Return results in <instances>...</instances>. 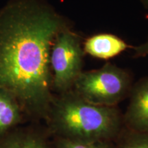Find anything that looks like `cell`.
<instances>
[{
  "mask_svg": "<svg viewBox=\"0 0 148 148\" xmlns=\"http://www.w3.org/2000/svg\"><path fill=\"white\" fill-rule=\"evenodd\" d=\"M134 83L130 71L108 62L99 69L83 71L72 90L93 104L118 106L129 97Z\"/></svg>",
  "mask_w": 148,
  "mask_h": 148,
  "instance_id": "cell-3",
  "label": "cell"
},
{
  "mask_svg": "<svg viewBox=\"0 0 148 148\" xmlns=\"http://www.w3.org/2000/svg\"><path fill=\"white\" fill-rule=\"evenodd\" d=\"M45 127L51 138L92 143L114 141L124 124L118 106L93 104L71 90L53 95Z\"/></svg>",
  "mask_w": 148,
  "mask_h": 148,
  "instance_id": "cell-2",
  "label": "cell"
},
{
  "mask_svg": "<svg viewBox=\"0 0 148 148\" xmlns=\"http://www.w3.org/2000/svg\"><path fill=\"white\" fill-rule=\"evenodd\" d=\"M69 21L46 0H10L0 9V88L25 116L46 121L53 95L50 53Z\"/></svg>",
  "mask_w": 148,
  "mask_h": 148,
  "instance_id": "cell-1",
  "label": "cell"
},
{
  "mask_svg": "<svg viewBox=\"0 0 148 148\" xmlns=\"http://www.w3.org/2000/svg\"><path fill=\"white\" fill-rule=\"evenodd\" d=\"M84 54L80 36L72 29L71 25L58 33L50 53L53 94L73 89L75 81L83 71Z\"/></svg>",
  "mask_w": 148,
  "mask_h": 148,
  "instance_id": "cell-4",
  "label": "cell"
},
{
  "mask_svg": "<svg viewBox=\"0 0 148 148\" xmlns=\"http://www.w3.org/2000/svg\"><path fill=\"white\" fill-rule=\"evenodd\" d=\"M26 117L16 98L0 88V138L20 126Z\"/></svg>",
  "mask_w": 148,
  "mask_h": 148,
  "instance_id": "cell-8",
  "label": "cell"
},
{
  "mask_svg": "<svg viewBox=\"0 0 148 148\" xmlns=\"http://www.w3.org/2000/svg\"><path fill=\"white\" fill-rule=\"evenodd\" d=\"M82 45L85 53L102 60L113 58L132 47L120 37L109 33H99L90 36Z\"/></svg>",
  "mask_w": 148,
  "mask_h": 148,
  "instance_id": "cell-7",
  "label": "cell"
},
{
  "mask_svg": "<svg viewBox=\"0 0 148 148\" xmlns=\"http://www.w3.org/2000/svg\"><path fill=\"white\" fill-rule=\"evenodd\" d=\"M0 148H53L46 127L18 126L0 138Z\"/></svg>",
  "mask_w": 148,
  "mask_h": 148,
  "instance_id": "cell-6",
  "label": "cell"
},
{
  "mask_svg": "<svg viewBox=\"0 0 148 148\" xmlns=\"http://www.w3.org/2000/svg\"><path fill=\"white\" fill-rule=\"evenodd\" d=\"M140 1L143 5V6L148 10V0H140Z\"/></svg>",
  "mask_w": 148,
  "mask_h": 148,
  "instance_id": "cell-12",
  "label": "cell"
},
{
  "mask_svg": "<svg viewBox=\"0 0 148 148\" xmlns=\"http://www.w3.org/2000/svg\"><path fill=\"white\" fill-rule=\"evenodd\" d=\"M116 148H148V132H140L123 127L114 140Z\"/></svg>",
  "mask_w": 148,
  "mask_h": 148,
  "instance_id": "cell-9",
  "label": "cell"
},
{
  "mask_svg": "<svg viewBox=\"0 0 148 148\" xmlns=\"http://www.w3.org/2000/svg\"><path fill=\"white\" fill-rule=\"evenodd\" d=\"M133 50V57L134 58H140L148 56V38L143 43L139 45L134 46L131 47Z\"/></svg>",
  "mask_w": 148,
  "mask_h": 148,
  "instance_id": "cell-11",
  "label": "cell"
},
{
  "mask_svg": "<svg viewBox=\"0 0 148 148\" xmlns=\"http://www.w3.org/2000/svg\"><path fill=\"white\" fill-rule=\"evenodd\" d=\"M51 140L53 148H116L114 141L79 143L57 137H52Z\"/></svg>",
  "mask_w": 148,
  "mask_h": 148,
  "instance_id": "cell-10",
  "label": "cell"
},
{
  "mask_svg": "<svg viewBox=\"0 0 148 148\" xmlns=\"http://www.w3.org/2000/svg\"><path fill=\"white\" fill-rule=\"evenodd\" d=\"M126 110L123 113L126 128L140 132H148V76L134 82L129 97Z\"/></svg>",
  "mask_w": 148,
  "mask_h": 148,
  "instance_id": "cell-5",
  "label": "cell"
}]
</instances>
